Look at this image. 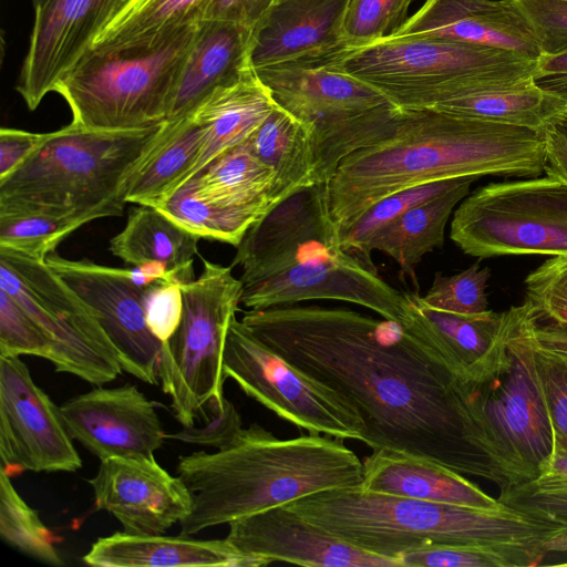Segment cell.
I'll return each mask as SVG.
<instances>
[{"mask_svg":"<svg viewBox=\"0 0 567 567\" xmlns=\"http://www.w3.org/2000/svg\"><path fill=\"white\" fill-rule=\"evenodd\" d=\"M243 323L272 351L346 402L362 442L478 476L464 441L460 382L409 327L317 305L249 309Z\"/></svg>","mask_w":567,"mask_h":567,"instance_id":"obj_1","label":"cell"},{"mask_svg":"<svg viewBox=\"0 0 567 567\" xmlns=\"http://www.w3.org/2000/svg\"><path fill=\"white\" fill-rule=\"evenodd\" d=\"M545 163L543 131L398 109L388 136L340 162L328 182L330 213L340 233L394 193L470 176L536 177Z\"/></svg>","mask_w":567,"mask_h":567,"instance_id":"obj_2","label":"cell"},{"mask_svg":"<svg viewBox=\"0 0 567 567\" xmlns=\"http://www.w3.org/2000/svg\"><path fill=\"white\" fill-rule=\"evenodd\" d=\"M176 472L193 499L182 536L363 481L362 461L341 439L309 433L280 440L256 423L216 452L179 456Z\"/></svg>","mask_w":567,"mask_h":567,"instance_id":"obj_3","label":"cell"},{"mask_svg":"<svg viewBox=\"0 0 567 567\" xmlns=\"http://www.w3.org/2000/svg\"><path fill=\"white\" fill-rule=\"evenodd\" d=\"M337 538L395 559L432 544H477L549 553L567 536L560 522L503 505L480 509L374 493L334 488L286 504ZM400 564V563H399Z\"/></svg>","mask_w":567,"mask_h":567,"instance_id":"obj_4","label":"cell"},{"mask_svg":"<svg viewBox=\"0 0 567 567\" xmlns=\"http://www.w3.org/2000/svg\"><path fill=\"white\" fill-rule=\"evenodd\" d=\"M523 302L504 311L501 350L473 379L461 380L460 414L480 476L501 493L534 482L554 450V434Z\"/></svg>","mask_w":567,"mask_h":567,"instance_id":"obj_5","label":"cell"},{"mask_svg":"<svg viewBox=\"0 0 567 567\" xmlns=\"http://www.w3.org/2000/svg\"><path fill=\"white\" fill-rule=\"evenodd\" d=\"M165 122L122 131L70 123L48 133L31 155L0 178V215L43 213L83 225L122 216L133 175L158 143Z\"/></svg>","mask_w":567,"mask_h":567,"instance_id":"obj_6","label":"cell"},{"mask_svg":"<svg viewBox=\"0 0 567 567\" xmlns=\"http://www.w3.org/2000/svg\"><path fill=\"white\" fill-rule=\"evenodd\" d=\"M537 62L496 48L388 35L347 50L336 64L379 90L398 109L431 110L534 79Z\"/></svg>","mask_w":567,"mask_h":567,"instance_id":"obj_7","label":"cell"},{"mask_svg":"<svg viewBox=\"0 0 567 567\" xmlns=\"http://www.w3.org/2000/svg\"><path fill=\"white\" fill-rule=\"evenodd\" d=\"M198 23L146 45L91 50L56 85L72 122L94 130H141L167 118Z\"/></svg>","mask_w":567,"mask_h":567,"instance_id":"obj_8","label":"cell"},{"mask_svg":"<svg viewBox=\"0 0 567 567\" xmlns=\"http://www.w3.org/2000/svg\"><path fill=\"white\" fill-rule=\"evenodd\" d=\"M254 72L277 105L312 126L318 183H328L348 155L393 131L398 109L336 62L284 64Z\"/></svg>","mask_w":567,"mask_h":567,"instance_id":"obj_9","label":"cell"},{"mask_svg":"<svg viewBox=\"0 0 567 567\" xmlns=\"http://www.w3.org/2000/svg\"><path fill=\"white\" fill-rule=\"evenodd\" d=\"M203 271L181 286L183 315L178 328L163 343L159 383L171 396V409L183 426L221 406L224 351L231 320L241 303L243 284L231 267L203 261Z\"/></svg>","mask_w":567,"mask_h":567,"instance_id":"obj_10","label":"cell"},{"mask_svg":"<svg viewBox=\"0 0 567 567\" xmlns=\"http://www.w3.org/2000/svg\"><path fill=\"white\" fill-rule=\"evenodd\" d=\"M450 237L480 259L567 256V182L546 174L487 184L455 209Z\"/></svg>","mask_w":567,"mask_h":567,"instance_id":"obj_11","label":"cell"},{"mask_svg":"<svg viewBox=\"0 0 567 567\" xmlns=\"http://www.w3.org/2000/svg\"><path fill=\"white\" fill-rule=\"evenodd\" d=\"M0 288L49 339L56 372L100 386L123 369L92 307L45 261L0 247Z\"/></svg>","mask_w":567,"mask_h":567,"instance_id":"obj_12","label":"cell"},{"mask_svg":"<svg viewBox=\"0 0 567 567\" xmlns=\"http://www.w3.org/2000/svg\"><path fill=\"white\" fill-rule=\"evenodd\" d=\"M224 372L248 396L300 430L363 440L362 421L346 402L286 362L236 317L226 337Z\"/></svg>","mask_w":567,"mask_h":567,"instance_id":"obj_13","label":"cell"},{"mask_svg":"<svg viewBox=\"0 0 567 567\" xmlns=\"http://www.w3.org/2000/svg\"><path fill=\"white\" fill-rule=\"evenodd\" d=\"M329 299L368 308L381 318L408 326L411 318L404 291L390 286L375 267L338 244L302 245L277 274L243 287L241 303L266 309Z\"/></svg>","mask_w":567,"mask_h":567,"instance_id":"obj_14","label":"cell"},{"mask_svg":"<svg viewBox=\"0 0 567 567\" xmlns=\"http://www.w3.org/2000/svg\"><path fill=\"white\" fill-rule=\"evenodd\" d=\"M60 406L33 381L19 357H0V468L75 472L82 460Z\"/></svg>","mask_w":567,"mask_h":567,"instance_id":"obj_15","label":"cell"},{"mask_svg":"<svg viewBox=\"0 0 567 567\" xmlns=\"http://www.w3.org/2000/svg\"><path fill=\"white\" fill-rule=\"evenodd\" d=\"M45 262L95 311L123 372L157 384L163 342L146 322L143 292L147 286L136 284L128 268L103 266L87 259L71 260L55 251Z\"/></svg>","mask_w":567,"mask_h":567,"instance_id":"obj_16","label":"cell"},{"mask_svg":"<svg viewBox=\"0 0 567 567\" xmlns=\"http://www.w3.org/2000/svg\"><path fill=\"white\" fill-rule=\"evenodd\" d=\"M125 0H32L33 25L16 90L29 110L92 50Z\"/></svg>","mask_w":567,"mask_h":567,"instance_id":"obj_17","label":"cell"},{"mask_svg":"<svg viewBox=\"0 0 567 567\" xmlns=\"http://www.w3.org/2000/svg\"><path fill=\"white\" fill-rule=\"evenodd\" d=\"M89 484L95 508L112 514L131 534H164L192 509L184 481L164 470L154 455L101 461Z\"/></svg>","mask_w":567,"mask_h":567,"instance_id":"obj_18","label":"cell"},{"mask_svg":"<svg viewBox=\"0 0 567 567\" xmlns=\"http://www.w3.org/2000/svg\"><path fill=\"white\" fill-rule=\"evenodd\" d=\"M60 412L74 441L100 461L152 456L166 439L155 404L136 385H102L66 400Z\"/></svg>","mask_w":567,"mask_h":567,"instance_id":"obj_19","label":"cell"},{"mask_svg":"<svg viewBox=\"0 0 567 567\" xmlns=\"http://www.w3.org/2000/svg\"><path fill=\"white\" fill-rule=\"evenodd\" d=\"M226 539L267 565L284 561L310 567H399L395 559L348 544L287 505L231 522Z\"/></svg>","mask_w":567,"mask_h":567,"instance_id":"obj_20","label":"cell"},{"mask_svg":"<svg viewBox=\"0 0 567 567\" xmlns=\"http://www.w3.org/2000/svg\"><path fill=\"white\" fill-rule=\"evenodd\" d=\"M349 2L275 0L252 29L251 69L338 61L350 49L343 32Z\"/></svg>","mask_w":567,"mask_h":567,"instance_id":"obj_21","label":"cell"},{"mask_svg":"<svg viewBox=\"0 0 567 567\" xmlns=\"http://www.w3.org/2000/svg\"><path fill=\"white\" fill-rule=\"evenodd\" d=\"M315 240L340 245L328 183L303 188L268 210L236 247L233 266L241 268L243 287L250 286L279 271L302 245Z\"/></svg>","mask_w":567,"mask_h":567,"instance_id":"obj_22","label":"cell"},{"mask_svg":"<svg viewBox=\"0 0 567 567\" xmlns=\"http://www.w3.org/2000/svg\"><path fill=\"white\" fill-rule=\"evenodd\" d=\"M391 35L496 48L535 60L542 55L530 27L512 0H424Z\"/></svg>","mask_w":567,"mask_h":567,"instance_id":"obj_23","label":"cell"},{"mask_svg":"<svg viewBox=\"0 0 567 567\" xmlns=\"http://www.w3.org/2000/svg\"><path fill=\"white\" fill-rule=\"evenodd\" d=\"M252 30L244 25L202 20L178 75L166 121L189 116L215 90L252 71L249 48Z\"/></svg>","mask_w":567,"mask_h":567,"instance_id":"obj_24","label":"cell"},{"mask_svg":"<svg viewBox=\"0 0 567 567\" xmlns=\"http://www.w3.org/2000/svg\"><path fill=\"white\" fill-rule=\"evenodd\" d=\"M410 312L409 327L422 338L461 380L475 378L505 342L504 312L488 310L462 315L424 303L415 291H404Z\"/></svg>","mask_w":567,"mask_h":567,"instance_id":"obj_25","label":"cell"},{"mask_svg":"<svg viewBox=\"0 0 567 567\" xmlns=\"http://www.w3.org/2000/svg\"><path fill=\"white\" fill-rule=\"evenodd\" d=\"M361 488L374 493L480 509L503 507L461 473L409 454L373 450L363 458Z\"/></svg>","mask_w":567,"mask_h":567,"instance_id":"obj_26","label":"cell"},{"mask_svg":"<svg viewBox=\"0 0 567 567\" xmlns=\"http://www.w3.org/2000/svg\"><path fill=\"white\" fill-rule=\"evenodd\" d=\"M99 567H259L267 564L237 550L225 539L190 536L141 535L117 532L100 537L82 557Z\"/></svg>","mask_w":567,"mask_h":567,"instance_id":"obj_27","label":"cell"},{"mask_svg":"<svg viewBox=\"0 0 567 567\" xmlns=\"http://www.w3.org/2000/svg\"><path fill=\"white\" fill-rule=\"evenodd\" d=\"M254 70L218 87L190 114L203 131V145L187 179L221 153L245 143L276 107Z\"/></svg>","mask_w":567,"mask_h":567,"instance_id":"obj_28","label":"cell"},{"mask_svg":"<svg viewBox=\"0 0 567 567\" xmlns=\"http://www.w3.org/2000/svg\"><path fill=\"white\" fill-rule=\"evenodd\" d=\"M199 239L157 208L140 205L130 212L124 228L111 238L109 250L131 266L163 262L171 279L182 286L195 279L193 261Z\"/></svg>","mask_w":567,"mask_h":567,"instance_id":"obj_29","label":"cell"},{"mask_svg":"<svg viewBox=\"0 0 567 567\" xmlns=\"http://www.w3.org/2000/svg\"><path fill=\"white\" fill-rule=\"evenodd\" d=\"M476 177H463L447 192L406 210L378 231L367 245V256L379 250L391 257L402 276L416 284L415 269L423 257L444 244L445 227L454 208L468 195Z\"/></svg>","mask_w":567,"mask_h":567,"instance_id":"obj_30","label":"cell"},{"mask_svg":"<svg viewBox=\"0 0 567 567\" xmlns=\"http://www.w3.org/2000/svg\"><path fill=\"white\" fill-rule=\"evenodd\" d=\"M246 143L275 172L272 207L292 194L319 184L312 126L279 105Z\"/></svg>","mask_w":567,"mask_h":567,"instance_id":"obj_31","label":"cell"},{"mask_svg":"<svg viewBox=\"0 0 567 567\" xmlns=\"http://www.w3.org/2000/svg\"><path fill=\"white\" fill-rule=\"evenodd\" d=\"M202 145L203 131L192 115L166 121L158 143L133 175L127 203H162L187 181Z\"/></svg>","mask_w":567,"mask_h":567,"instance_id":"obj_32","label":"cell"},{"mask_svg":"<svg viewBox=\"0 0 567 567\" xmlns=\"http://www.w3.org/2000/svg\"><path fill=\"white\" fill-rule=\"evenodd\" d=\"M566 107L567 99L529 79L447 101L432 110L545 132L553 127Z\"/></svg>","mask_w":567,"mask_h":567,"instance_id":"obj_33","label":"cell"},{"mask_svg":"<svg viewBox=\"0 0 567 567\" xmlns=\"http://www.w3.org/2000/svg\"><path fill=\"white\" fill-rule=\"evenodd\" d=\"M210 0H125L92 50L146 45L204 19Z\"/></svg>","mask_w":567,"mask_h":567,"instance_id":"obj_34","label":"cell"},{"mask_svg":"<svg viewBox=\"0 0 567 567\" xmlns=\"http://www.w3.org/2000/svg\"><path fill=\"white\" fill-rule=\"evenodd\" d=\"M189 179L203 194L226 206L264 214L272 208L275 172L246 142L221 153Z\"/></svg>","mask_w":567,"mask_h":567,"instance_id":"obj_35","label":"cell"},{"mask_svg":"<svg viewBox=\"0 0 567 567\" xmlns=\"http://www.w3.org/2000/svg\"><path fill=\"white\" fill-rule=\"evenodd\" d=\"M155 208L200 239L218 240L235 247L265 215L260 210L220 204L203 194L193 179L177 187Z\"/></svg>","mask_w":567,"mask_h":567,"instance_id":"obj_36","label":"cell"},{"mask_svg":"<svg viewBox=\"0 0 567 567\" xmlns=\"http://www.w3.org/2000/svg\"><path fill=\"white\" fill-rule=\"evenodd\" d=\"M11 476L0 468V536L23 555L42 564L62 566L51 530L17 492Z\"/></svg>","mask_w":567,"mask_h":567,"instance_id":"obj_37","label":"cell"},{"mask_svg":"<svg viewBox=\"0 0 567 567\" xmlns=\"http://www.w3.org/2000/svg\"><path fill=\"white\" fill-rule=\"evenodd\" d=\"M547 554L520 547L477 544H432L399 557L405 567H532Z\"/></svg>","mask_w":567,"mask_h":567,"instance_id":"obj_38","label":"cell"},{"mask_svg":"<svg viewBox=\"0 0 567 567\" xmlns=\"http://www.w3.org/2000/svg\"><path fill=\"white\" fill-rule=\"evenodd\" d=\"M460 179L461 178L419 185L394 193L379 200L357 221L339 233L341 248L344 251L357 255L369 266L375 267L365 252L370 239L406 210L447 192L455 186Z\"/></svg>","mask_w":567,"mask_h":567,"instance_id":"obj_39","label":"cell"},{"mask_svg":"<svg viewBox=\"0 0 567 567\" xmlns=\"http://www.w3.org/2000/svg\"><path fill=\"white\" fill-rule=\"evenodd\" d=\"M82 226L71 217L43 213L0 215V247L45 261L66 237Z\"/></svg>","mask_w":567,"mask_h":567,"instance_id":"obj_40","label":"cell"},{"mask_svg":"<svg viewBox=\"0 0 567 567\" xmlns=\"http://www.w3.org/2000/svg\"><path fill=\"white\" fill-rule=\"evenodd\" d=\"M491 270L480 261L451 276L436 271L430 289L421 299L424 303L445 311L478 315L488 311L486 289Z\"/></svg>","mask_w":567,"mask_h":567,"instance_id":"obj_41","label":"cell"},{"mask_svg":"<svg viewBox=\"0 0 567 567\" xmlns=\"http://www.w3.org/2000/svg\"><path fill=\"white\" fill-rule=\"evenodd\" d=\"M415 0H350L343 32L350 49L394 33L409 18Z\"/></svg>","mask_w":567,"mask_h":567,"instance_id":"obj_42","label":"cell"},{"mask_svg":"<svg viewBox=\"0 0 567 567\" xmlns=\"http://www.w3.org/2000/svg\"><path fill=\"white\" fill-rule=\"evenodd\" d=\"M525 302L536 317L567 327V256H554L524 281Z\"/></svg>","mask_w":567,"mask_h":567,"instance_id":"obj_43","label":"cell"},{"mask_svg":"<svg viewBox=\"0 0 567 567\" xmlns=\"http://www.w3.org/2000/svg\"><path fill=\"white\" fill-rule=\"evenodd\" d=\"M31 355L53 361L52 346L28 312L0 288V357Z\"/></svg>","mask_w":567,"mask_h":567,"instance_id":"obj_44","label":"cell"},{"mask_svg":"<svg viewBox=\"0 0 567 567\" xmlns=\"http://www.w3.org/2000/svg\"><path fill=\"white\" fill-rule=\"evenodd\" d=\"M530 27L542 55L567 52V0H512Z\"/></svg>","mask_w":567,"mask_h":567,"instance_id":"obj_45","label":"cell"},{"mask_svg":"<svg viewBox=\"0 0 567 567\" xmlns=\"http://www.w3.org/2000/svg\"><path fill=\"white\" fill-rule=\"evenodd\" d=\"M536 351L554 434L553 451L567 452V361L546 354L537 349Z\"/></svg>","mask_w":567,"mask_h":567,"instance_id":"obj_46","label":"cell"},{"mask_svg":"<svg viewBox=\"0 0 567 567\" xmlns=\"http://www.w3.org/2000/svg\"><path fill=\"white\" fill-rule=\"evenodd\" d=\"M143 305L151 332L163 343L167 342L179 326L183 315L181 285L158 280L143 292Z\"/></svg>","mask_w":567,"mask_h":567,"instance_id":"obj_47","label":"cell"},{"mask_svg":"<svg viewBox=\"0 0 567 567\" xmlns=\"http://www.w3.org/2000/svg\"><path fill=\"white\" fill-rule=\"evenodd\" d=\"M210 412L212 416L202 426H183L174 434H166V437L216 450L226 447L244 429L241 417L227 399L221 406H215Z\"/></svg>","mask_w":567,"mask_h":567,"instance_id":"obj_48","label":"cell"},{"mask_svg":"<svg viewBox=\"0 0 567 567\" xmlns=\"http://www.w3.org/2000/svg\"><path fill=\"white\" fill-rule=\"evenodd\" d=\"M501 503L567 525V492H542L527 485L499 493Z\"/></svg>","mask_w":567,"mask_h":567,"instance_id":"obj_49","label":"cell"},{"mask_svg":"<svg viewBox=\"0 0 567 567\" xmlns=\"http://www.w3.org/2000/svg\"><path fill=\"white\" fill-rule=\"evenodd\" d=\"M47 137L48 133L2 127L0 130V178L14 171Z\"/></svg>","mask_w":567,"mask_h":567,"instance_id":"obj_50","label":"cell"},{"mask_svg":"<svg viewBox=\"0 0 567 567\" xmlns=\"http://www.w3.org/2000/svg\"><path fill=\"white\" fill-rule=\"evenodd\" d=\"M275 0H210L203 20L234 22L254 29Z\"/></svg>","mask_w":567,"mask_h":567,"instance_id":"obj_51","label":"cell"},{"mask_svg":"<svg viewBox=\"0 0 567 567\" xmlns=\"http://www.w3.org/2000/svg\"><path fill=\"white\" fill-rule=\"evenodd\" d=\"M525 303L528 308V328L535 348L567 361V327L539 319L528 303Z\"/></svg>","mask_w":567,"mask_h":567,"instance_id":"obj_52","label":"cell"},{"mask_svg":"<svg viewBox=\"0 0 567 567\" xmlns=\"http://www.w3.org/2000/svg\"><path fill=\"white\" fill-rule=\"evenodd\" d=\"M546 163L544 172L567 182V141L553 127L545 131Z\"/></svg>","mask_w":567,"mask_h":567,"instance_id":"obj_53","label":"cell"},{"mask_svg":"<svg viewBox=\"0 0 567 567\" xmlns=\"http://www.w3.org/2000/svg\"><path fill=\"white\" fill-rule=\"evenodd\" d=\"M567 80V52L557 55H540L534 80Z\"/></svg>","mask_w":567,"mask_h":567,"instance_id":"obj_54","label":"cell"},{"mask_svg":"<svg viewBox=\"0 0 567 567\" xmlns=\"http://www.w3.org/2000/svg\"><path fill=\"white\" fill-rule=\"evenodd\" d=\"M537 480L567 483V452L553 451Z\"/></svg>","mask_w":567,"mask_h":567,"instance_id":"obj_55","label":"cell"},{"mask_svg":"<svg viewBox=\"0 0 567 567\" xmlns=\"http://www.w3.org/2000/svg\"><path fill=\"white\" fill-rule=\"evenodd\" d=\"M534 81L543 89L567 99V80L537 79Z\"/></svg>","mask_w":567,"mask_h":567,"instance_id":"obj_56","label":"cell"},{"mask_svg":"<svg viewBox=\"0 0 567 567\" xmlns=\"http://www.w3.org/2000/svg\"><path fill=\"white\" fill-rule=\"evenodd\" d=\"M553 128L556 130L567 141V107L557 117L553 125Z\"/></svg>","mask_w":567,"mask_h":567,"instance_id":"obj_57","label":"cell"},{"mask_svg":"<svg viewBox=\"0 0 567 567\" xmlns=\"http://www.w3.org/2000/svg\"><path fill=\"white\" fill-rule=\"evenodd\" d=\"M557 565H559V566H567V561L560 563V564H557Z\"/></svg>","mask_w":567,"mask_h":567,"instance_id":"obj_58","label":"cell"}]
</instances>
